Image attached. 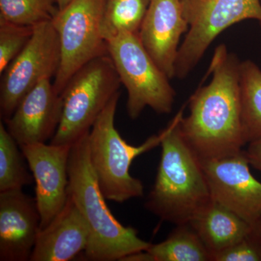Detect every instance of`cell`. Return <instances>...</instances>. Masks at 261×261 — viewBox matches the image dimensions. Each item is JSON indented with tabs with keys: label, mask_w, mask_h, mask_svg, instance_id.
<instances>
[{
	"label": "cell",
	"mask_w": 261,
	"mask_h": 261,
	"mask_svg": "<svg viewBox=\"0 0 261 261\" xmlns=\"http://www.w3.org/2000/svg\"><path fill=\"white\" fill-rule=\"evenodd\" d=\"M189 25L180 44L175 77L185 79L220 34L234 24L256 20L261 25L260 0H181Z\"/></svg>",
	"instance_id": "cell-7"
},
{
	"label": "cell",
	"mask_w": 261,
	"mask_h": 261,
	"mask_svg": "<svg viewBox=\"0 0 261 261\" xmlns=\"http://www.w3.org/2000/svg\"><path fill=\"white\" fill-rule=\"evenodd\" d=\"M121 93L103 110L88 134L89 159L106 200L122 203L144 195L143 183L130 174L136 158L161 145L166 128L139 146L130 145L115 127V116Z\"/></svg>",
	"instance_id": "cell-4"
},
{
	"label": "cell",
	"mask_w": 261,
	"mask_h": 261,
	"mask_svg": "<svg viewBox=\"0 0 261 261\" xmlns=\"http://www.w3.org/2000/svg\"><path fill=\"white\" fill-rule=\"evenodd\" d=\"M40 230L36 198L22 189L0 192V260H30Z\"/></svg>",
	"instance_id": "cell-14"
},
{
	"label": "cell",
	"mask_w": 261,
	"mask_h": 261,
	"mask_svg": "<svg viewBox=\"0 0 261 261\" xmlns=\"http://www.w3.org/2000/svg\"><path fill=\"white\" fill-rule=\"evenodd\" d=\"M260 1H261V0H260Z\"/></svg>",
	"instance_id": "cell-28"
},
{
	"label": "cell",
	"mask_w": 261,
	"mask_h": 261,
	"mask_svg": "<svg viewBox=\"0 0 261 261\" xmlns=\"http://www.w3.org/2000/svg\"><path fill=\"white\" fill-rule=\"evenodd\" d=\"M182 107L166 127L154 185L145 207L163 221L189 224L212 201L202 163L182 137Z\"/></svg>",
	"instance_id": "cell-2"
},
{
	"label": "cell",
	"mask_w": 261,
	"mask_h": 261,
	"mask_svg": "<svg viewBox=\"0 0 261 261\" xmlns=\"http://www.w3.org/2000/svg\"><path fill=\"white\" fill-rule=\"evenodd\" d=\"M121 84L108 54L94 58L80 68L61 94V122L50 144L72 145L88 133L111 99L119 92Z\"/></svg>",
	"instance_id": "cell-5"
},
{
	"label": "cell",
	"mask_w": 261,
	"mask_h": 261,
	"mask_svg": "<svg viewBox=\"0 0 261 261\" xmlns=\"http://www.w3.org/2000/svg\"><path fill=\"white\" fill-rule=\"evenodd\" d=\"M242 125L246 144L261 140V69L250 60L240 62Z\"/></svg>",
	"instance_id": "cell-17"
},
{
	"label": "cell",
	"mask_w": 261,
	"mask_h": 261,
	"mask_svg": "<svg viewBox=\"0 0 261 261\" xmlns=\"http://www.w3.org/2000/svg\"><path fill=\"white\" fill-rule=\"evenodd\" d=\"M181 0H150L138 35L154 63L175 77L180 40L188 32Z\"/></svg>",
	"instance_id": "cell-12"
},
{
	"label": "cell",
	"mask_w": 261,
	"mask_h": 261,
	"mask_svg": "<svg viewBox=\"0 0 261 261\" xmlns=\"http://www.w3.org/2000/svg\"><path fill=\"white\" fill-rule=\"evenodd\" d=\"M213 257L248 236L252 226L224 206L211 201L189 223Z\"/></svg>",
	"instance_id": "cell-16"
},
{
	"label": "cell",
	"mask_w": 261,
	"mask_h": 261,
	"mask_svg": "<svg viewBox=\"0 0 261 261\" xmlns=\"http://www.w3.org/2000/svg\"><path fill=\"white\" fill-rule=\"evenodd\" d=\"M120 261H154L153 257L147 250L133 252L122 257Z\"/></svg>",
	"instance_id": "cell-25"
},
{
	"label": "cell",
	"mask_w": 261,
	"mask_h": 261,
	"mask_svg": "<svg viewBox=\"0 0 261 261\" xmlns=\"http://www.w3.org/2000/svg\"><path fill=\"white\" fill-rule=\"evenodd\" d=\"M71 146L42 143L20 147L35 181L41 229L63 210L68 200V160Z\"/></svg>",
	"instance_id": "cell-11"
},
{
	"label": "cell",
	"mask_w": 261,
	"mask_h": 261,
	"mask_svg": "<svg viewBox=\"0 0 261 261\" xmlns=\"http://www.w3.org/2000/svg\"><path fill=\"white\" fill-rule=\"evenodd\" d=\"M106 0H73L51 20L59 38L61 63L55 89L61 94L71 77L89 62L108 54L102 18Z\"/></svg>",
	"instance_id": "cell-8"
},
{
	"label": "cell",
	"mask_w": 261,
	"mask_h": 261,
	"mask_svg": "<svg viewBox=\"0 0 261 261\" xmlns=\"http://www.w3.org/2000/svg\"><path fill=\"white\" fill-rule=\"evenodd\" d=\"M61 63L59 38L53 22L34 27L28 44L1 74L0 115L9 119L41 80L56 76Z\"/></svg>",
	"instance_id": "cell-9"
},
{
	"label": "cell",
	"mask_w": 261,
	"mask_h": 261,
	"mask_svg": "<svg viewBox=\"0 0 261 261\" xmlns=\"http://www.w3.org/2000/svg\"><path fill=\"white\" fill-rule=\"evenodd\" d=\"M108 53L128 92L127 111L137 119L146 108L159 114L172 111L176 92L154 63L138 34L121 33L106 40Z\"/></svg>",
	"instance_id": "cell-6"
},
{
	"label": "cell",
	"mask_w": 261,
	"mask_h": 261,
	"mask_svg": "<svg viewBox=\"0 0 261 261\" xmlns=\"http://www.w3.org/2000/svg\"><path fill=\"white\" fill-rule=\"evenodd\" d=\"M236 55L225 44L215 49L207 85L189 101L190 113L182 116V137L201 161L221 159L243 151L240 66Z\"/></svg>",
	"instance_id": "cell-1"
},
{
	"label": "cell",
	"mask_w": 261,
	"mask_h": 261,
	"mask_svg": "<svg viewBox=\"0 0 261 261\" xmlns=\"http://www.w3.org/2000/svg\"><path fill=\"white\" fill-rule=\"evenodd\" d=\"M58 11L56 0H0V18L18 25L51 21Z\"/></svg>",
	"instance_id": "cell-21"
},
{
	"label": "cell",
	"mask_w": 261,
	"mask_h": 261,
	"mask_svg": "<svg viewBox=\"0 0 261 261\" xmlns=\"http://www.w3.org/2000/svg\"><path fill=\"white\" fill-rule=\"evenodd\" d=\"M245 151L250 166L261 173V140L250 142Z\"/></svg>",
	"instance_id": "cell-24"
},
{
	"label": "cell",
	"mask_w": 261,
	"mask_h": 261,
	"mask_svg": "<svg viewBox=\"0 0 261 261\" xmlns=\"http://www.w3.org/2000/svg\"><path fill=\"white\" fill-rule=\"evenodd\" d=\"M3 121L0 123V192L20 190L34 181L21 149Z\"/></svg>",
	"instance_id": "cell-20"
},
{
	"label": "cell",
	"mask_w": 261,
	"mask_h": 261,
	"mask_svg": "<svg viewBox=\"0 0 261 261\" xmlns=\"http://www.w3.org/2000/svg\"><path fill=\"white\" fill-rule=\"evenodd\" d=\"M88 226L73 201L68 197L63 210L40 230L30 261H68L88 246Z\"/></svg>",
	"instance_id": "cell-15"
},
{
	"label": "cell",
	"mask_w": 261,
	"mask_h": 261,
	"mask_svg": "<svg viewBox=\"0 0 261 261\" xmlns=\"http://www.w3.org/2000/svg\"><path fill=\"white\" fill-rule=\"evenodd\" d=\"M150 0H106L102 31L105 39L121 33L138 34Z\"/></svg>",
	"instance_id": "cell-19"
},
{
	"label": "cell",
	"mask_w": 261,
	"mask_h": 261,
	"mask_svg": "<svg viewBox=\"0 0 261 261\" xmlns=\"http://www.w3.org/2000/svg\"><path fill=\"white\" fill-rule=\"evenodd\" d=\"M63 99L51 79L41 80L22 99L7 128L19 146L46 143L56 135L61 122Z\"/></svg>",
	"instance_id": "cell-13"
},
{
	"label": "cell",
	"mask_w": 261,
	"mask_h": 261,
	"mask_svg": "<svg viewBox=\"0 0 261 261\" xmlns=\"http://www.w3.org/2000/svg\"><path fill=\"white\" fill-rule=\"evenodd\" d=\"M34 27L18 25L0 18V74L28 44Z\"/></svg>",
	"instance_id": "cell-22"
},
{
	"label": "cell",
	"mask_w": 261,
	"mask_h": 261,
	"mask_svg": "<svg viewBox=\"0 0 261 261\" xmlns=\"http://www.w3.org/2000/svg\"><path fill=\"white\" fill-rule=\"evenodd\" d=\"M73 0H56L57 5L60 10H63L65 7L68 6Z\"/></svg>",
	"instance_id": "cell-27"
},
{
	"label": "cell",
	"mask_w": 261,
	"mask_h": 261,
	"mask_svg": "<svg viewBox=\"0 0 261 261\" xmlns=\"http://www.w3.org/2000/svg\"><path fill=\"white\" fill-rule=\"evenodd\" d=\"M201 163L213 200L252 226L256 224L261 219V182L252 174L245 151Z\"/></svg>",
	"instance_id": "cell-10"
},
{
	"label": "cell",
	"mask_w": 261,
	"mask_h": 261,
	"mask_svg": "<svg viewBox=\"0 0 261 261\" xmlns=\"http://www.w3.org/2000/svg\"><path fill=\"white\" fill-rule=\"evenodd\" d=\"M213 261H261V241L252 231L243 240L214 255Z\"/></svg>",
	"instance_id": "cell-23"
},
{
	"label": "cell",
	"mask_w": 261,
	"mask_h": 261,
	"mask_svg": "<svg viewBox=\"0 0 261 261\" xmlns=\"http://www.w3.org/2000/svg\"><path fill=\"white\" fill-rule=\"evenodd\" d=\"M154 261H212V255L190 224H180L159 244L147 249Z\"/></svg>",
	"instance_id": "cell-18"
},
{
	"label": "cell",
	"mask_w": 261,
	"mask_h": 261,
	"mask_svg": "<svg viewBox=\"0 0 261 261\" xmlns=\"http://www.w3.org/2000/svg\"><path fill=\"white\" fill-rule=\"evenodd\" d=\"M252 233L261 241V219L252 226Z\"/></svg>",
	"instance_id": "cell-26"
},
{
	"label": "cell",
	"mask_w": 261,
	"mask_h": 261,
	"mask_svg": "<svg viewBox=\"0 0 261 261\" xmlns=\"http://www.w3.org/2000/svg\"><path fill=\"white\" fill-rule=\"evenodd\" d=\"M89 132L70 148L68 195L88 226L89 241L84 258L120 260L133 252L147 250L151 244L139 238L136 228L121 224L108 207L89 159Z\"/></svg>",
	"instance_id": "cell-3"
}]
</instances>
